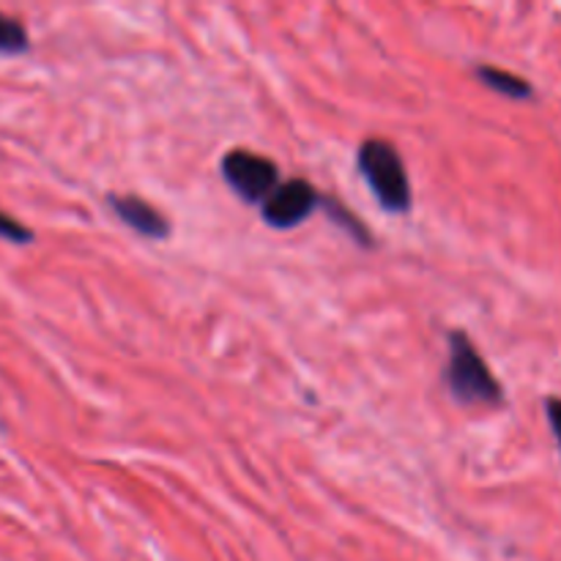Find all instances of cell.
Segmentation results:
<instances>
[{"label": "cell", "instance_id": "cell-1", "mask_svg": "<svg viewBox=\"0 0 561 561\" xmlns=\"http://www.w3.org/2000/svg\"><path fill=\"white\" fill-rule=\"evenodd\" d=\"M444 378L453 398L463 405H499L504 400L502 383L496 381L469 334L460 329L449 334V362Z\"/></svg>", "mask_w": 561, "mask_h": 561}, {"label": "cell", "instance_id": "cell-2", "mask_svg": "<svg viewBox=\"0 0 561 561\" xmlns=\"http://www.w3.org/2000/svg\"><path fill=\"white\" fill-rule=\"evenodd\" d=\"M356 162H359L367 186H370L373 195L378 197V203L387 211H409L411 203H414V197H411V181L409 173H405L403 159H400L398 148L392 142L381 140V137H370V140H365L359 146Z\"/></svg>", "mask_w": 561, "mask_h": 561}, {"label": "cell", "instance_id": "cell-3", "mask_svg": "<svg viewBox=\"0 0 561 561\" xmlns=\"http://www.w3.org/2000/svg\"><path fill=\"white\" fill-rule=\"evenodd\" d=\"M222 179L228 181L230 190L244 203H266L272 192L277 190L279 168L274 159L263 153L247 151V148H233L222 157Z\"/></svg>", "mask_w": 561, "mask_h": 561}, {"label": "cell", "instance_id": "cell-4", "mask_svg": "<svg viewBox=\"0 0 561 561\" xmlns=\"http://www.w3.org/2000/svg\"><path fill=\"white\" fill-rule=\"evenodd\" d=\"M323 203V197L318 195L316 186L305 179H290L283 181L277 190L272 192L266 203L261 206L263 222L272 225L277 230H290L296 225L305 222L312 211Z\"/></svg>", "mask_w": 561, "mask_h": 561}, {"label": "cell", "instance_id": "cell-5", "mask_svg": "<svg viewBox=\"0 0 561 561\" xmlns=\"http://www.w3.org/2000/svg\"><path fill=\"white\" fill-rule=\"evenodd\" d=\"M107 206L113 208L115 217L131 228L135 233L146 236V239L162 241L170 236V222L157 206L146 203L137 195H107Z\"/></svg>", "mask_w": 561, "mask_h": 561}, {"label": "cell", "instance_id": "cell-6", "mask_svg": "<svg viewBox=\"0 0 561 561\" xmlns=\"http://www.w3.org/2000/svg\"><path fill=\"white\" fill-rule=\"evenodd\" d=\"M477 77L485 82L491 91L502 93V96L510 99H529L531 96V85L524 80V77L513 75V71L502 69V66H477Z\"/></svg>", "mask_w": 561, "mask_h": 561}, {"label": "cell", "instance_id": "cell-7", "mask_svg": "<svg viewBox=\"0 0 561 561\" xmlns=\"http://www.w3.org/2000/svg\"><path fill=\"white\" fill-rule=\"evenodd\" d=\"M323 206L329 208V217H332L334 222L340 225V228H345V230H348V233L354 236V239L359 241L362 247L373 244V236H370V230H367L365 225H362L359 219H356V214H351L348 208H345V206H340V203H337V201H332V197H327V201H323Z\"/></svg>", "mask_w": 561, "mask_h": 561}, {"label": "cell", "instance_id": "cell-8", "mask_svg": "<svg viewBox=\"0 0 561 561\" xmlns=\"http://www.w3.org/2000/svg\"><path fill=\"white\" fill-rule=\"evenodd\" d=\"M27 49V33L11 16L0 14V55H16Z\"/></svg>", "mask_w": 561, "mask_h": 561}, {"label": "cell", "instance_id": "cell-9", "mask_svg": "<svg viewBox=\"0 0 561 561\" xmlns=\"http://www.w3.org/2000/svg\"><path fill=\"white\" fill-rule=\"evenodd\" d=\"M0 239L14 241V244H27V241H33V230L25 228L20 219H14V217H9V214L0 211Z\"/></svg>", "mask_w": 561, "mask_h": 561}, {"label": "cell", "instance_id": "cell-10", "mask_svg": "<svg viewBox=\"0 0 561 561\" xmlns=\"http://www.w3.org/2000/svg\"><path fill=\"white\" fill-rule=\"evenodd\" d=\"M546 414H548V422H551V431L553 436H557L559 447H561V400L559 398H551L546 403Z\"/></svg>", "mask_w": 561, "mask_h": 561}]
</instances>
